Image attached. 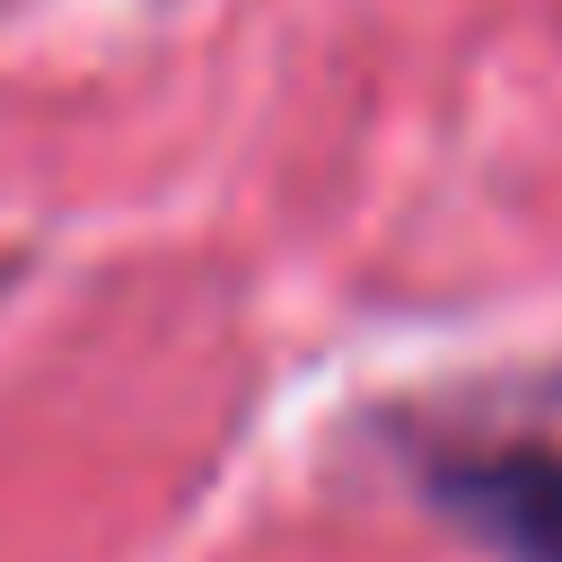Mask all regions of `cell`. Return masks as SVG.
I'll return each mask as SVG.
<instances>
[{
    "label": "cell",
    "instance_id": "1",
    "mask_svg": "<svg viewBox=\"0 0 562 562\" xmlns=\"http://www.w3.org/2000/svg\"><path fill=\"white\" fill-rule=\"evenodd\" d=\"M439 501L501 544L509 562H562V457L544 448H474L439 465Z\"/></svg>",
    "mask_w": 562,
    "mask_h": 562
}]
</instances>
